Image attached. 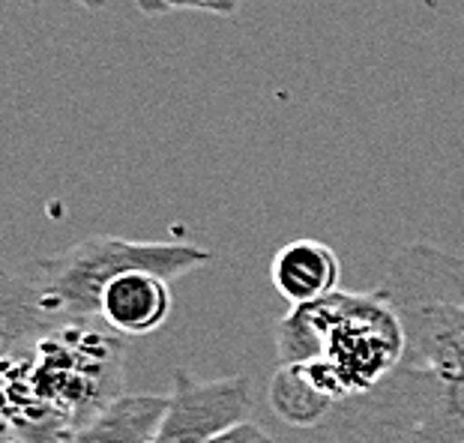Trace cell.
<instances>
[{
  "label": "cell",
  "instance_id": "4fadbf2b",
  "mask_svg": "<svg viewBox=\"0 0 464 443\" xmlns=\"http://www.w3.org/2000/svg\"><path fill=\"white\" fill-rule=\"evenodd\" d=\"M138 9L144 15H162V13H174V0H135Z\"/></svg>",
  "mask_w": 464,
  "mask_h": 443
},
{
  "label": "cell",
  "instance_id": "9c48e42d",
  "mask_svg": "<svg viewBox=\"0 0 464 443\" xmlns=\"http://www.w3.org/2000/svg\"><path fill=\"white\" fill-rule=\"evenodd\" d=\"M165 410L168 396H147V392L121 396L66 443H156Z\"/></svg>",
  "mask_w": 464,
  "mask_h": 443
},
{
  "label": "cell",
  "instance_id": "5b68a950",
  "mask_svg": "<svg viewBox=\"0 0 464 443\" xmlns=\"http://www.w3.org/2000/svg\"><path fill=\"white\" fill-rule=\"evenodd\" d=\"M333 443H464V369L434 375L399 366L335 408Z\"/></svg>",
  "mask_w": 464,
  "mask_h": 443
},
{
  "label": "cell",
  "instance_id": "5bb4252c",
  "mask_svg": "<svg viewBox=\"0 0 464 443\" xmlns=\"http://www.w3.org/2000/svg\"><path fill=\"white\" fill-rule=\"evenodd\" d=\"M75 4H82L84 9H91V13H100V9H105L108 0H75Z\"/></svg>",
  "mask_w": 464,
  "mask_h": 443
},
{
  "label": "cell",
  "instance_id": "52a82bcc",
  "mask_svg": "<svg viewBox=\"0 0 464 443\" xmlns=\"http://www.w3.org/2000/svg\"><path fill=\"white\" fill-rule=\"evenodd\" d=\"M171 314V282L156 273H126L108 284L100 321L121 336L156 332Z\"/></svg>",
  "mask_w": 464,
  "mask_h": 443
},
{
  "label": "cell",
  "instance_id": "6da1fadb",
  "mask_svg": "<svg viewBox=\"0 0 464 443\" xmlns=\"http://www.w3.org/2000/svg\"><path fill=\"white\" fill-rule=\"evenodd\" d=\"M123 342L93 323H61L4 348V435L66 443L121 399Z\"/></svg>",
  "mask_w": 464,
  "mask_h": 443
},
{
  "label": "cell",
  "instance_id": "7c38bea8",
  "mask_svg": "<svg viewBox=\"0 0 464 443\" xmlns=\"http://www.w3.org/2000/svg\"><path fill=\"white\" fill-rule=\"evenodd\" d=\"M174 9H198L213 15H234L240 9V0H174Z\"/></svg>",
  "mask_w": 464,
  "mask_h": 443
},
{
  "label": "cell",
  "instance_id": "8fae6325",
  "mask_svg": "<svg viewBox=\"0 0 464 443\" xmlns=\"http://www.w3.org/2000/svg\"><path fill=\"white\" fill-rule=\"evenodd\" d=\"M213 443H276L270 431H264L255 422H243V426H234L231 431H225Z\"/></svg>",
  "mask_w": 464,
  "mask_h": 443
},
{
  "label": "cell",
  "instance_id": "3957f363",
  "mask_svg": "<svg viewBox=\"0 0 464 443\" xmlns=\"http://www.w3.org/2000/svg\"><path fill=\"white\" fill-rule=\"evenodd\" d=\"M404 327L381 291L351 294L291 306L276 327V353L285 362H314L344 401L365 396L401 366Z\"/></svg>",
  "mask_w": 464,
  "mask_h": 443
},
{
  "label": "cell",
  "instance_id": "ba28073f",
  "mask_svg": "<svg viewBox=\"0 0 464 443\" xmlns=\"http://www.w3.org/2000/svg\"><path fill=\"white\" fill-rule=\"evenodd\" d=\"M339 255L321 240H291L285 243L270 264V279L276 291L291 306L324 300L339 291Z\"/></svg>",
  "mask_w": 464,
  "mask_h": 443
},
{
  "label": "cell",
  "instance_id": "277c9868",
  "mask_svg": "<svg viewBox=\"0 0 464 443\" xmlns=\"http://www.w3.org/2000/svg\"><path fill=\"white\" fill-rule=\"evenodd\" d=\"M378 291L399 312L401 366L452 375L464 369V255L431 243H408L392 255Z\"/></svg>",
  "mask_w": 464,
  "mask_h": 443
},
{
  "label": "cell",
  "instance_id": "9a60e30c",
  "mask_svg": "<svg viewBox=\"0 0 464 443\" xmlns=\"http://www.w3.org/2000/svg\"><path fill=\"white\" fill-rule=\"evenodd\" d=\"M4 443H18L15 438H9V435H4Z\"/></svg>",
  "mask_w": 464,
  "mask_h": 443
},
{
  "label": "cell",
  "instance_id": "8992f818",
  "mask_svg": "<svg viewBox=\"0 0 464 443\" xmlns=\"http://www.w3.org/2000/svg\"><path fill=\"white\" fill-rule=\"evenodd\" d=\"M249 413L252 390L246 375L201 380L189 369H174L156 443H213L234 426L249 422Z\"/></svg>",
  "mask_w": 464,
  "mask_h": 443
},
{
  "label": "cell",
  "instance_id": "30bf717a",
  "mask_svg": "<svg viewBox=\"0 0 464 443\" xmlns=\"http://www.w3.org/2000/svg\"><path fill=\"white\" fill-rule=\"evenodd\" d=\"M273 413L294 429H312L333 419L335 401L321 390V383L312 378V371L303 362H285L273 371L266 387Z\"/></svg>",
  "mask_w": 464,
  "mask_h": 443
},
{
  "label": "cell",
  "instance_id": "7a4b0ae2",
  "mask_svg": "<svg viewBox=\"0 0 464 443\" xmlns=\"http://www.w3.org/2000/svg\"><path fill=\"white\" fill-rule=\"evenodd\" d=\"M213 261V252L189 243L130 240L93 234L61 255L31 261L4 275V348L27 342L61 323L100 318L108 284L126 273H156L174 282Z\"/></svg>",
  "mask_w": 464,
  "mask_h": 443
}]
</instances>
